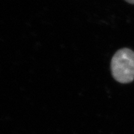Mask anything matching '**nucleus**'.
Segmentation results:
<instances>
[{
	"mask_svg": "<svg viewBox=\"0 0 134 134\" xmlns=\"http://www.w3.org/2000/svg\"><path fill=\"white\" fill-rule=\"evenodd\" d=\"M125 1H127V3H130V4H134V0H125Z\"/></svg>",
	"mask_w": 134,
	"mask_h": 134,
	"instance_id": "nucleus-2",
	"label": "nucleus"
},
{
	"mask_svg": "<svg viewBox=\"0 0 134 134\" xmlns=\"http://www.w3.org/2000/svg\"><path fill=\"white\" fill-rule=\"evenodd\" d=\"M110 69L113 78L120 83H131L134 80V52L128 48L117 51L113 57Z\"/></svg>",
	"mask_w": 134,
	"mask_h": 134,
	"instance_id": "nucleus-1",
	"label": "nucleus"
}]
</instances>
